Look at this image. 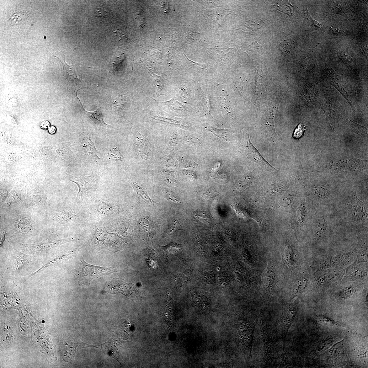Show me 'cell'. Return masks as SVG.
Wrapping results in <instances>:
<instances>
[{
  "label": "cell",
  "mask_w": 368,
  "mask_h": 368,
  "mask_svg": "<svg viewBox=\"0 0 368 368\" xmlns=\"http://www.w3.org/2000/svg\"><path fill=\"white\" fill-rule=\"evenodd\" d=\"M116 272L111 267L105 268L93 266L86 263L84 260L79 266L77 275L79 280L85 282L86 284H90L91 281L95 278H98L102 276L109 275Z\"/></svg>",
  "instance_id": "obj_1"
},
{
  "label": "cell",
  "mask_w": 368,
  "mask_h": 368,
  "mask_svg": "<svg viewBox=\"0 0 368 368\" xmlns=\"http://www.w3.org/2000/svg\"><path fill=\"white\" fill-rule=\"evenodd\" d=\"M59 55L53 56L60 61L64 69L65 76L68 82L69 86L73 85L79 87L81 84V81L77 76L74 67L67 64L65 61V55L59 53Z\"/></svg>",
  "instance_id": "obj_2"
},
{
  "label": "cell",
  "mask_w": 368,
  "mask_h": 368,
  "mask_svg": "<svg viewBox=\"0 0 368 368\" xmlns=\"http://www.w3.org/2000/svg\"><path fill=\"white\" fill-rule=\"evenodd\" d=\"M77 181H72L76 183L79 188L78 195L84 194L93 191L96 188L95 178L93 175L83 176L77 178Z\"/></svg>",
  "instance_id": "obj_3"
},
{
  "label": "cell",
  "mask_w": 368,
  "mask_h": 368,
  "mask_svg": "<svg viewBox=\"0 0 368 368\" xmlns=\"http://www.w3.org/2000/svg\"><path fill=\"white\" fill-rule=\"evenodd\" d=\"M247 147L248 149L249 156L252 161L261 166H264L267 168H272L275 169L264 159L258 150L253 145L249 136L247 141Z\"/></svg>",
  "instance_id": "obj_4"
},
{
  "label": "cell",
  "mask_w": 368,
  "mask_h": 368,
  "mask_svg": "<svg viewBox=\"0 0 368 368\" xmlns=\"http://www.w3.org/2000/svg\"><path fill=\"white\" fill-rule=\"evenodd\" d=\"M78 99L80 102L82 108L85 113L89 119L92 122L97 125H102L109 126V125L105 123L100 108H99L95 110L94 112H89L87 111L83 107L80 99L77 98Z\"/></svg>",
  "instance_id": "obj_5"
},
{
  "label": "cell",
  "mask_w": 368,
  "mask_h": 368,
  "mask_svg": "<svg viewBox=\"0 0 368 368\" xmlns=\"http://www.w3.org/2000/svg\"><path fill=\"white\" fill-rule=\"evenodd\" d=\"M363 203L357 199H354V202L351 204V212L352 215L355 218L361 219L365 215L366 212V209Z\"/></svg>",
  "instance_id": "obj_6"
},
{
  "label": "cell",
  "mask_w": 368,
  "mask_h": 368,
  "mask_svg": "<svg viewBox=\"0 0 368 368\" xmlns=\"http://www.w3.org/2000/svg\"><path fill=\"white\" fill-rule=\"evenodd\" d=\"M130 183L133 187L134 191L137 195L140 196L144 200L147 201L150 203L153 204L155 203L149 196L147 192L145 189L140 186L132 180H130Z\"/></svg>",
  "instance_id": "obj_7"
},
{
  "label": "cell",
  "mask_w": 368,
  "mask_h": 368,
  "mask_svg": "<svg viewBox=\"0 0 368 368\" xmlns=\"http://www.w3.org/2000/svg\"><path fill=\"white\" fill-rule=\"evenodd\" d=\"M275 278V274L274 270L272 268L268 267L264 273L263 277L265 285L268 287L271 286L274 284Z\"/></svg>",
  "instance_id": "obj_8"
},
{
  "label": "cell",
  "mask_w": 368,
  "mask_h": 368,
  "mask_svg": "<svg viewBox=\"0 0 368 368\" xmlns=\"http://www.w3.org/2000/svg\"><path fill=\"white\" fill-rule=\"evenodd\" d=\"M316 234L318 238L323 236L325 233L326 229V225L324 219H322L319 221L316 227Z\"/></svg>",
  "instance_id": "obj_9"
},
{
  "label": "cell",
  "mask_w": 368,
  "mask_h": 368,
  "mask_svg": "<svg viewBox=\"0 0 368 368\" xmlns=\"http://www.w3.org/2000/svg\"><path fill=\"white\" fill-rule=\"evenodd\" d=\"M305 15L308 20L310 25L313 27L316 30H320L323 28V27L321 23L316 21L312 18L310 15L307 9L305 13Z\"/></svg>",
  "instance_id": "obj_10"
},
{
  "label": "cell",
  "mask_w": 368,
  "mask_h": 368,
  "mask_svg": "<svg viewBox=\"0 0 368 368\" xmlns=\"http://www.w3.org/2000/svg\"><path fill=\"white\" fill-rule=\"evenodd\" d=\"M179 164L180 167L184 168H195L198 166L193 160L189 159H182L180 161Z\"/></svg>",
  "instance_id": "obj_11"
},
{
  "label": "cell",
  "mask_w": 368,
  "mask_h": 368,
  "mask_svg": "<svg viewBox=\"0 0 368 368\" xmlns=\"http://www.w3.org/2000/svg\"><path fill=\"white\" fill-rule=\"evenodd\" d=\"M354 291V289L351 287H348L343 289L339 293L340 297L343 299H345L353 295Z\"/></svg>",
  "instance_id": "obj_12"
},
{
  "label": "cell",
  "mask_w": 368,
  "mask_h": 368,
  "mask_svg": "<svg viewBox=\"0 0 368 368\" xmlns=\"http://www.w3.org/2000/svg\"><path fill=\"white\" fill-rule=\"evenodd\" d=\"M305 126L302 123H300L298 125L297 128L295 129L293 134V137L294 138L298 139L303 135L305 130H306Z\"/></svg>",
  "instance_id": "obj_13"
},
{
  "label": "cell",
  "mask_w": 368,
  "mask_h": 368,
  "mask_svg": "<svg viewBox=\"0 0 368 368\" xmlns=\"http://www.w3.org/2000/svg\"><path fill=\"white\" fill-rule=\"evenodd\" d=\"M318 318L319 322L324 325L332 326L334 325L333 322L325 316H319Z\"/></svg>",
  "instance_id": "obj_14"
},
{
  "label": "cell",
  "mask_w": 368,
  "mask_h": 368,
  "mask_svg": "<svg viewBox=\"0 0 368 368\" xmlns=\"http://www.w3.org/2000/svg\"><path fill=\"white\" fill-rule=\"evenodd\" d=\"M110 157L114 160L121 161L122 157L121 153L117 148H114L110 152Z\"/></svg>",
  "instance_id": "obj_15"
},
{
  "label": "cell",
  "mask_w": 368,
  "mask_h": 368,
  "mask_svg": "<svg viewBox=\"0 0 368 368\" xmlns=\"http://www.w3.org/2000/svg\"><path fill=\"white\" fill-rule=\"evenodd\" d=\"M224 130H216V129L214 130L213 131L216 132V133H215V135L221 138L227 142L228 141L229 138L227 136V131L225 132H224Z\"/></svg>",
  "instance_id": "obj_16"
},
{
  "label": "cell",
  "mask_w": 368,
  "mask_h": 368,
  "mask_svg": "<svg viewBox=\"0 0 368 368\" xmlns=\"http://www.w3.org/2000/svg\"><path fill=\"white\" fill-rule=\"evenodd\" d=\"M330 29L331 33L334 35H342L345 34L344 31L339 29L338 27H331L330 28Z\"/></svg>",
  "instance_id": "obj_17"
},
{
  "label": "cell",
  "mask_w": 368,
  "mask_h": 368,
  "mask_svg": "<svg viewBox=\"0 0 368 368\" xmlns=\"http://www.w3.org/2000/svg\"><path fill=\"white\" fill-rule=\"evenodd\" d=\"M22 15L20 13H16L14 14L11 17V20L12 23L16 24L20 22L22 20Z\"/></svg>",
  "instance_id": "obj_18"
},
{
  "label": "cell",
  "mask_w": 368,
  "mask_h": 368,
  "mask_svg": "<svg viewBox=\"0 0 368 368\" xmlns=\"http://www.w3.org/2000/svg\"><path fill=\"white\" fill-rule=\"evenodd\" d=\"M306 285V281L304 280H300L297 284H296V288L295 290H298L300 291H301L302 290H304V288L305 287Z\"/></svg>",
  "instance_id": "obj_19"
},
{
  "label": "cell",
  "mask_w": 368,
  "mask_h": 368,
  "mask_svg": "<svg viewBox=\"0 0 368 368\" xmlns=\"http://www.w3.org/2000/svg\"><path fill=\"white\" fill-rule=\"evenodd\" d=\"M184 175L188 179L193 180L196 179V176L195 173L187 170L183 171Z\"/></svg>",
  "instance_id": "obj_20"
},
{
  "label": "cell",
  "mask_w": 368,
  "mask_h": 368,
  "mask_svg": "<svg viewBox=\"0 0 368 368\" xmlns=\"http://www.w3.org/2000/svg\"><path fill=\"white\" fill-rule=\"evenodd\" d=\"M327 193L324 190H320L319 189H316L314 190V195L320 197H325L327 195Z\"/></svg>",
  "instance_id": "obj_21"
},
{
  "label": "cell",
  "mask_w": 368,
  "mask_h": 368,
  "mask_svg": "<svg viewBox=\"0 0 368 368\" xmlns=\"http://www.w3.org/2000/svg\"><path fill=\"white\" fill-rule=\"evenodd\" d=\"M114 33L116 35L118 38L123 42H125L128 40V38L124 34L116 31Z\"/></svg>",
  "instance_id": "obj_22"
},
{
  "label": "cell",
  "mask_w": 368,
  "mask_h": 368,
  "mask_svg": "<svg viewBox=\"0 0 368 368\" xmlns=\"http://www.w3.org/2000/svg\"><path fill=\"white\" fill-rule=\"evenodd\" d=\"M50 124L48 121H44L41 122L40 125V128L43 129H49L50 127Z\"/></svg>",
  "instance_id": "obj_23"
},
{
  "label": "cell",
  "mask_w": 368,
  "mask_h": 368,
  "mask_svg": "<svg viewBox=\"0 0 368 368\" xmlns=\"http://www.w3.org/2000/svg\"><path fill=\"white\" fill-rule=\"evenodd\" d=\"M167 195L168 198L169 200H171L173 202H175L177 203L178 202H179V201H178L176 198L173 195V194H172V193L168 192L167 193Z\"/></svg>",
  "instance_id": "obj_24"
},
{
  "label": "cell",
  "mask_w": 368,
  "mask_h": 368,
  "mask_svg": "<svg viewBox=\"0 0 368 368\" xmlns=\"http://www.w3.org/2000/svg\"><path fill=\"white\" fill-rule=\"evenodd\" d=\"M48 131L51 134H54L57 131V129L54 126H51L48 129Z\"/></svg>",
  "instance_id": "obj_25"
}]
</instances>
